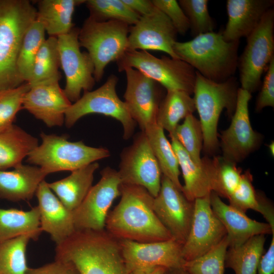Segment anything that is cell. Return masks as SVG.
I'll return each instance as SVG.
<instances>
[{"mask_svg":"<svg viewBox=\"0 0 274 274\" xmlns=\"http://www.w3.org/2000/svg\"><path fill=\"white\" fill-rule=\"evenodd\" d=\"M129 27L117 20L97 22L88 17L84 21L78 40L93 61L96 82L102 79L109 63L116 62L128 50Z\"/></svg>","mask_w":274,"mask_h":274,"instance_id":"52a82bcc","label":"cell"},{"mask_svg":"<svg viewBox=\"0 0 274 274\" xmlns=\"http://www.w3.org/2000/svg\"><path fill=\"white\" fill-rule=\"evenodd\" d=\"M239 41L227 42L221 31L202 34L186 42L177 41L176 55L204 78L224 82L234 76L237 68Z\"/></svg>","mask_w":274,"mask_h":274,"instance_id":"3957f363","label":"cell"},{"mask_svg":"<svg viewBox=\"0 0 274 274\" xmlns=\"http://www.w3.org/2000/svg\"><path fill=\"white\" fill-rule=\"evenodd\" d=\"M239 88L234 76L217 82L196 72L193 98L201 126L202 149L208 154H213L218 147L217 126L222 112L225 109L231 118L234 114Z\"/></svg>","mask_w":274,"mask_h":274,"instance_id":"5b68a950","label":"cell"},{"mask_svg":"<svg viewBox=\"0 0 274 274\" xmlns=\"http://www.w3.org/2000/svg\"><path fill=\"white\" fill-rule=\"evenodd\" d=\"M155 7L169 19L178 34L185 35L189 30L188 20L176 0H152Z\"/></svg>","mask_w":274,"mask_h":274,"instance_id":"7bdbcfd3","label":"cell"},{"mask_svg":"<svg viewBox=\"0 0 274 274\" xmlns=\"http://www.w3.org/2000/svg\"><path fill=\"white\" fill-rule=\"evenodd\" d=\"M84 4L89 11L88 17L97 22L117 20L131 26L141 17L122 0H85Z\"/></svg>","mask_w":274,"mask_h":274,"instance_id":"8d00e7d4","label":"cell"},{"mask_svg":"<svg viewBox=\"0 0 274 274\" xmlns=\"http://www.w3.org/2000/svg\"><path fill=\"white\" fill-rule=\"evenodd\" d=\"M268 249L264 253L260 261L257 274H273L274 272V233Z\"/></svg>","mask_w":274,"mask_h":274,"instance_id":"bcb514c9","label":"cell"},{"mask_svg":"<svg viewBox=\"0 0 274 274\" xmlns=\"http://www.w3.org/2000/svg\"><path fill=\"white\" fill-rule=\"evenodd\" d=\"M210 203L226 230L229 247H239L255 235L274 233V229L269 224L251 219L245 213L224 203L214 192L210 194Z\"/></svg>","mask_w":274,"mask_h":274,"instance_id":"603a6c76","label":"cell"},{"mask_svg":"<svg viewBox=\"0 0 274 274\" xmlns=\"http://www.w3.org/2000/svg\"><path fill=\"white\" fill-rule=\"evenodd\" d=\"M57 38L49 37L42 45L36 57L32 74L28 83L30 85L41 82L59 81L61 74Z\"/></svg>","mask_w":274,"mask_h":274,"instance_id":"836d02e7","label":"cell"},{"mask_svg":"<svg viewBox=\"0 0 274 274\" xmlns=\"http://www.w3.org/2000/svg\"><path fill=\"white\" fill-rule=\"evenodd\" d=\"M166 269L160 266L147 267L134 270L129 274H163Z\"/></svg>","mask_w":274,"mask_h":274,"instance_id":"c3c4849f","label":"cell"},{"mask_svg":"<svg viewBox=\"0 0 274 274\" xmlns=\"http://www.w3.org/2000/svg\"><path fill=\"white\" fill-rule=\"evenodd\" d=\"M59 81L50 80L30 85L22 100V109L49 127L62 125L65 112L72 104Z\"/></svg>","mask_w":274,"mask_h":274,"instance_id":"ffe728a7","label":"cell"},{"mask_svg":"<svg viewBox=\"0 0 274 274\" xmlns=\"http://www.w3.org/2000/svg\"><path fill=\"white\" fill-rule=\"evenodd\" d=\"M38 146V139L13 125L0 132V170L22 164L23 159Z\"/></svg>","mask_w":274,"mask_h":274,"instance_id":"83f0119b","label":"cell"},{"mask_svg":"<svg viewBox=\"0 0 274 274\" xmlns=\"http://www.w3.org/2000/svg\"><path fill=\"white\" fill-rule=\"evenodd\" d=\"M265 239V235H257L239 247H228L225 267L232 269L235 274H257Z\"/></svg>","mask_w":274,"mask_h":274,"instance_id":"1f68e13d","label":"cell"},{"mask_svg":"<svg viewBox=\"0 0 274 274\" xmlns=\"http://www.w3.org/2000/svg\"><path fill=\"white\" fill-rule=\"evenodd\" d=\"M229 242L227 235L209 252L186 261L183 268L189 274H224L225 259Z\"/></svg>","mask_w":274,"mask_h":274,"instance_id":"74e56055","label":"cell"},{"mask_svg":"<svg viewBox=\"0 0 274 274\" xmlns=\"http://www.w3.org/2000/svg\"><path fill=\"white\" fill-rule=\"evenodd\" d=\"M251 97V93L238 88L230 125L220 135L222 158L235 164L255 151L262 140L261 135L253 129L250 123L249 102Z\"/></svg>","mask_w":274,"mask_h":274,"instance_id":"5bb4252c","label":"cell"},{"mask_svg":"<svg viewBox=\"0 0 274 274\" xmlns=\"http://www.w3.org/2000/svg\"><path fill=\"white\" fill-rule=\"evenodd\" d=\"M55 258L71 262L81 274H129L119 240L105 229L76 230L56 245Z\"/></svg>","mask_w":274,"mask_h":274,"instance_id":"7a4b0ae2","label":"cell"},{"mask_svg":"<svg viewBox=\"0 0 274 274\" xmlns=\"http://www.w3.org/2000/svg\"><path fill=\"white\" fill-rule=\"evenodd\" d=\"M45 30L38 20H35L24 36L17 60L18 74L24 82L31 77L36 57L46 40Z\"/></svg>","mask_w":274,"mask_h":274,"instance_id":"d590c367","label":"cell"},{"mask_svg":"<svg viewBox=\"0 0 274 274\" xmlns=\"http://www.w3.org/2000/svg\"><path fill=\"white\" fill-rule=\"evenodd\" d=\"M36 195L38 200L40 227L57 245L76 231L73 212L63 204L45 180L39 184Z\"/></svg>","mask_w":274,"mask_h":274,"instance_id":"7402d4cb","label":"cell"},{"mask_svg":"<svg viewBox=\"0 0 274 274\" xmlns=\"http://www.w3.org/2000/svg\"><path fill=\"white\" fill-rule=\"evenodd\" d=\"M153 209L173 238L183 245L191 228L194 201L188 200L169 179L162 175L159 191L154 198Z\"/></svg>","mask_w":274,"mask_h":274,"instance_id":"2e32d148","label":"cell"},{"mask_svg":"<svg viewBox=\"0 0 274 274\" xmlns=\"http://www.w3.org/2000/svg\"><path fill=\"white\" fill-rule=\"evenodd\" d=\"M118 72L135 68L161 85L166 90L193 93L196 72L184 61L170 56L157 57L147 51L127 50L116 62Z\"/></svg>","mask_w":274,"mask_h":274,"instance_id":"ba28073f","label":"cell"},{"mask_svg":"<svg viewBox=\"0 0 274 274\" xmlns=\"http://www.w3.org/2000/svg\"><path fill=\"white\" fill-rule=\"evenodd\" d=\"M124 102L133 120L142 131L156 123L161 102L166 92L159 83L133 68H126Z\"/></svg>","mask_w":274,"mask_h":274,"instance_id":"9a60e30c","label":"cell"},{"mask_svg":"<svg viewBox=\"0 0 274 274\" xmlns=\"http://www.w3.org/2000/svg\"><path fill=\"white\" fill-rule=\"evenodd\" d=\"M252 182L253 176L247 170L242 174L238 187L229 198V204L245 213L248 210H254L265 219H268L273 214V204L263 194L256 191Z\"/></svg>","mask_w":274,"mask_h":274,"instance_id":"d6a6232c","label":"cell"},{"mask_svg":"<svg viewBox=\"0 0 274 274\" xmlns=\"http://www.w3.org/2000/svg\"><path fill=\"white\" fill-rule=\"evenodd\" d=\"M119 173L122 184L145 188L154 197L160 190L162 173L145 133L136 134L120 155Z\"/></svg>","mask_w":274,"mask_h":274,"instance_id":"4fadbf2b","label":"cell"},{"mask_svg":"<svg viewBox=\"0 0 274 274\" xmlns=\"http://www.w3.org/2000/svg\"><path fill=\"white\" fill-rule=\"evenodd\" d=\"M189 23L193 38L214 31L216 24L208 9V0H179L178 1Z\"/></svg>","mask_w":274,"mask_h":274,"instance_id":"ab89813d","label":"cell"},{"mask_svg":"<svg viewBox=\"0 0 274 274\" xmlns=\"http://www.w3.org/2000/svg\"><path fill=\"white\" fill-rule=\"evenodd\" d=\"M196 164L202 161L200 152L203 147V136L199 120L193 114L187 116L177 127L173 135Z\"/></svg>","mask_w":274,"mask_h":274,"instance_id":"f35d334b","label":"cell"},{"mask_svg":"<svg viewBox=\"0 0 274 274\" xmlns=\"http://www.w3.org/2000/svg\"><path fill=\"white\" fill-rule=\"evenodd\" d=\"M268 147L269 148V150H270V153L271 154H272V156H273V152H274V150H273V148H274V145H273V142H271L270 144H269V145L268 146Z\"/></svg>","mask_w":274,"mask_h":274,"instance_id":"f907efd6","label":"cell"},{"mask_svg":"<svg viewBox=\"0 0 274 274\" xmlns=\"http://www.w3.org/2000/svg\"><path fill=\"white\" fill-rule=\"evenodd\" d=\"M196 111L194 100L189 93L183 91H168L161 102L156 123L171 136L179 122Z\"/></svg>","mask_w":274,"mask_h":274,"instance_id":"4dcf8cb0","label":"cell"},{"mask_svg":"<svg viewBox=\"0 0 274 274\" xmlns=\"http://www.w3.org/2000/svg\"><path fill=\"white\" fill-rule=\"evenodd\" d=\"M226 235L225 228L211 208L210 194L196 199L190 231L182 246L184 259L187 261L201 256Z\"/></svg>","mask_w":274,"mask_h":274,"instance_id":"ac0fdd59","label":"cell"},{"mask_svg":"<svg viewBox=\"0 0 274 274\" xmlns=\"http://www.w3.org/2000/svg\"><path fill=\"white\" fill-rule=\"evenodd\" d=\"M127 270L160 266L166 269L183 268V245L174 238L150 243L119 240Z\"/></svg>","mask_w":274,"mask_h":274,"instance_id":"e0dca14e","label":"cell"},{"mask_svg":"<svg viewBox=\"0 0 274 274\" xmlns=\"http://www.w3.org/2000/svg\"><path fill=\"white\" fill-rule=\"evenodd\" d=\"M99 167L95 162L72 172L66 178L52 183L48 186L63 204L73 211L83 201L92 186L94 174Z\"/></svg>","mask_w":274,"mask_h":274,"instance_id":"4316f807","label":"cell"},{"mask_svg":"<svg viewBox=\"0 0 274 274\" xmlns=\"http://www.w3.org/2000/svg\"><path fill=\"white\" fill-rule=\"evenodd\" d=\"M121 198L106 220L105 230L118 240L150 243L173 238L156 215L154 197L144 187L122 184Z\"/></svg>","mask_w":274,"mask_h":274,"instance_id":"6da1fadb","label":"cell"},{"mask_svg":"<svg viewBox=\"0 0 274 274\" xmlns=\"http://www.w3.org/2000/svg\"><path fill=\"white\" fill-rule=\"evenodd\" d=\"M236 164L220 157L213 191L220 197L229 199L238 187L242 179V170Z\"/></svg>","mask_w":274,"mask_h":274,"instance_id":"b9f144b4","label":"cell"},{"mask_svg":"<svg viewBox=\"0 0 274 274\" xmlns=\"http://www.w3.org/2000/svg\"><path fill=\"white\" fill-rule=\"evenodd\" d=\"M142 131L147 138L162 175L169 179L182 192L183 185L179 180L180 172L178 158L163 129L156 123Z\"/></svg>","mask_w":274,"mask_h":274,"instance_id":"f546056e","label":"cell"},{"mask_svg":"<svg viewBox=\"0 0 274 274\" xmlns=\"http://www.w3.org/2000/svg\"><path fill=\"white\" fill-rule=\"evenodd\" d=\"M42 232L38 206L28 211L0 208V244L26 234L38 238Z\"/></svg>","mask_w":274,"mask_h":274,"instance_id":"f1b7e54d","label":"cell"},{"mask_svg":"<svg viewBox=\"0 0 274 274\" xmlns=\"http://www.w3.org/2000/svg\"><path fill=\"white\" fill-rule=\"evenodd\" d=\"M37 8L28 0H0V92L24 82L17 60L27 28L36 20Z\"/></svg>","mask_w":274,"mask_h":274,"instance_id":"277c9868","label":"cell"},{"mask_svg":"<svg viewBox=\"0 0 274 274\" xmlns=\"http://www.w3.org/2000/svg\"><path fill=\"white\" fill-rule=\"evenodd\" d=\"M177 35L167 17L155 8L151 13L141 16L136 23L130 26L128 50L161 51L179 59L173 50Z\"/></svg>","mask_w":274,"mask_h":274,"instance_id":"d6986e66","label":"cell"},{"mask_svg":"<svg viewBox=\"0 0 274 274\" xmlns=\"http://www.w3.org/2000/svg\"><path fill=\"white\" fill-rule=\"evenodd\" d=\"M36 20L44 26L49 37L57 38L74 27L73 16L77 7L85 0H39L37 1Z\"/></svg>","mask_w":274,"mask_h":274,"instance_id":"484cf974","label":"cell"},{"mask_svg":"<svg viewBox=\"0 0 274 274\" xmlns=\"http://www.w3.org/2000/svg\"><path fill=\"white\" fill-rule=\"evenodd\" d=\"M267 107H274V58L265 71L264 78L255 103V111L260 112Z\"/></svg>","mask_w":274,"mask_h":274,"instance_id":"ee69618b","label":"cell"},{"mask_svg":"<svg viewBox=\"0 0 274 274\" xmlns=\"http://www.w3.org/2000/svg\"><path fill=\"white\" fill-rule=\"evenodd\" d=\"M170 139L184 181L183 194L191 201L210 194L215 186L220 157H204L201 163L196 164L174 136Z\"/></svg>","mask_w":274,"mask_h":274,"instance_id":"44dd1931","label":"cell"},{"mask_svg":"<svg viewBox=\"0 0 274 274\" xmlns=\"http://www.w3.org/2000/svg\"><path fill=\"white\" fill-rule=\"evenodd\" d=\"M273 0H227L228 20L221 31L227 42L247 38L256 28L265 13L272 8Z\"/></svg>","mask_w":274,"mask_h":274,"instance_id":"cb8c5ba5","label":"cell"},{"mask_svg":"<svg viewBox=\"0 0 274 274\" xmlns=\"http://www.w3.org/2000/svg\"><path fill=\"white\" fill-rule=\"evenodd\" d=\"M79 30L75 26L69 32L57 37L60 67L66 80L63 91L71 102L81 97L82 91H91L96 82L93 61L87 51L80 50Z\"/></svg>","mask_w":274,"mask_h":274,"instance_id":"7c38bea8","label":"cell"},{"mask_svg":"<svg viewBox=\"0 0 274 274\" xmlns=\"http://www.w3.org/2000/svg\"><path fill=\"white\" fill-rule=\"evenodd\" d=\"M245 49L238 57L237 68L241 88L250 93L257 91L261 77L274 58V10L269 9L247 38Z\"/></svg>","mask_w":274,"mask_h":274,"instance_id":"9c48e42d","label":"cell"},{"mask_svg":"<svg viewBox=\"0 0 274 274\" xmlns=\"http://www.w3.org/2000/svg\"><path fill=\"white\" fill-rule=\"evenodd\" d=\"M81 203L73 212L76 230L105 229L106 218L114 200L120 196L122 182L118 170L107 166Z\"/></svg>","mask_w":274,"mask_h":274,"instance_id":"8fae6325","label":"cell"},{"mask_svg":"<svg viewBox=\"0 0 274 274\" xmlns=\"http://www.w3.org/2000/svg\"><path fill=\"white\" fill-rule=\"evenodd\" d=\"M133 12L140 16L151 13L155 9L152 0H122Z\"/></svg>","mask_w":274,"mask_h":274,"instance_id":"7dc6e473","label":"cell"},{"mask_svg":"<svg viewBox=\"0 0 274 274\" xmlns=\"http://www.w3.org/2000/svg\"><path fill=\"white\" fill-rule=\"evenodd\" d=\"M42 143L27 155V162L39 166L47 175L59 171H74L110 156L104 148L71 142L65 135L40 134Z\"/></svg>","mask_w":274,"mask_h":274,"instance_id":"8992f818","label":"cell"},{"mask_svg":"<svg viewBox=\"0 0 274 274\" xmlns=\"http://www.w3.org/2000/svg\"><path fill=\"white\" fill-rule=\"evenodd\" d=\"M30 85L25 82L19 86L0 92V132L12 126L17 113L22 109V100Z\"/></svg>","mask_w":274,"mask_h":274,"instance_id":"60d3db41","label":"cell"},{"mask_svg":"<svg viewBox=\"0 0 274 274\" xmlns=\"http://www.w3.org/2000/svg\"><path fill=\"white\" fill-rule=\"evenodd\" d=\"M48 175L40 167L21 164L0 170V198L13 202L31 199Z\"/></svg>","mask_w":274,"mask_h":274,"instance_id":"d4e9b609","label":"cell"},{"mask_svg":"<svg viewBox=\"0 0 274 274\" xmlns=\"http://www.w3.org/2000/svg\"><path fill=\"white\" fill-rule=\"evenodd\" d=\"M32 234H26L0 244V274H26V251L30 240L38 239Z\"/></svg>","mask_w":274,"mask_h":274,"instance_id":"e575fe53","label":"cell"},{"mask_svg":"<svg viewBox=\"0 0 274 274\" xmlns=\"http://www.w3.org/2000/svg\"><path fill=\"white\" fill-rule=\"evenodd\" d=\"M26 274H81L70 261L55 259L54 262L37 268L28 267Z\"/></svg>","mask_w":274,"mask_h":274,"instance_id":"f6af8a7d","label":"cell"},{"mask_svg":"<svg viewBox=\"0 0 274 274\" xmlns=\"http://www.w3.org/2000/svg\"><path fill=\"white\" fill-rule=\"evenodd\" d=\"M118 81V78L112 74L97 89L84 92L66 111L64 118L66 126L72 127L78 120L87 115L99 114L119 121L123 126L124 139H130L134 132L136 123L131 118L124 101L117 94L116 87Z\"/></svg>","mask_w":274,"mask_h":274,"instance_id":"30bf717a","label":"cell"},{"mask_svg":"<svg viewBox=\"0 0 274 274\" xmlns=\"http://www.w3.org/2000/svg\"><path fill=\"white\" fill-rule=\"evenodd\" d=\"M163 274H189L183 268L176 269H167Z\"/></svg>","mask_w":274,"mask_h":274,"instance_id":"681fc988","label":"cell"}]
</instances>
